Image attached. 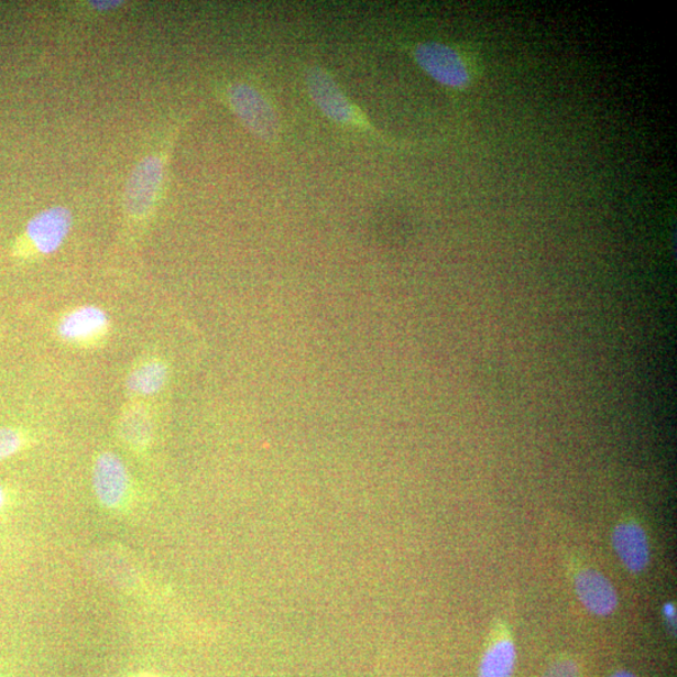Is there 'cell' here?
<instances>
[{"label":"cell","mask_w":677,"mask_h":677,"mask_svg":"<svg viewBox=\"0 0 677 677\" xmlns=\"http://www.w3.org/2000/svg\"><path fill=\"white\" fill-rule=\"evenodd\" d=\"M183 124H173L138 162L125 183L122 215L125 226L134 233L146 228L165 197L170 161Z\"/></svg>","instance_id":"6da1fadb"},{"label":"cell","mask_w":677,"mask_h":677,"mask_svg":"<svg viewBox=\"0 0 677 677\" xmlns=\"http://www.w3.org/2000/svg\"><path fill=\"white\" fill-rule=\"evenodd\" d=\"M305 85L313 103L330 122L341 129L369 134L378 141L391 144L327 69L320 66L306 69Z\"/></svg>","instance_id":"7a4b0ae2"},{"label":"cell","mask_w":677,"mask_h":677,"mask_svg":"<svg viewBox=\"0 0 677 677\" xmlns=\"http://www.w3.org/2000/svg\"><path fill=\"white\" fill-rule=\"evenodd\" d=\"M222 101L254 138L276 144L282 122L273 103L258 86L243 79L229 80L221 87Z\"/></svg>","instance_id":"3957f363"},{"label":"cell","mask_w":677,"mask_h":677,"mask_svg":"<svg viewBox=\"0 0 677 677\" xmlns=\"http://www.w3.org/2000/svg\"><path fill=\"white\" fill-rule=\"evenodd\" d=\"M74 214L66 206H52L33 216L15 247L21 258L50 256L57 252L69 237Z\"/></svg>","instance_id":"277c9868"},{"label":"cell","mask_w":677,"mask_h":677,"mask_svg":"<svg viewBox=\"0 0 677 677\" xmlns=\"http://www.w3.org/2000/svg\"><path fill=\"white\" fill-rule=\"evenodd\" d=\"M413 58L424 74L444 87L463 89L471 84V72L462 53L451 45L421 42L413 50Z\"/></svg>","instance_id":"5b68a950"},{"label":"cell","mask_w":677,"mask_h":677,"mask_svg":"<svg viewBox=\"0 0 677 677\" xmlns=\"http://www.w3.org/2000/svg\"><path fill=\"white\" fill-rule=\"evenodd\" d=\"M110 330V315L96 305L77 306L68 310L61 316L56 328L59 339L77 348L98 346Z\"/></svg>","instance_id":"8992f818"},{"label":"cell","mask_w":677,"mask_h":677,"mask_svg":"<svg viewBox=\"0 0 677 677\" xmlns=\"http://www.w3.org/2000/svg\"><path fill=\"white\" fill-rule=\"evenodd\" d=\"M92 481L97 500L103 507L116 510L128 500L131 491L130 474L121 458L112 451H102L97 456Z\"/></svg>","instance_id":"52a82bcc"},{"label":"cell","mask_w":677,"mask_h":677,"mask_svg":"<svg viewBox=\"0 0 677 677\" xmlns=\"http://www.w3.org/2000/svg\"><path fill=\"white\" fill-rule=\"evenodd\" d=\"M575 591L583 608L596 616H609L615 612L619 596L607 576L592 568H583L575 576Z\"/></svg>","instance_id":"ba28073f"},{"label":"cell","mask_w":677,"mask_h":677,"mask_svg":"<svg viewBox=\"0 0 677 677\" xmlns=\"http://www.w3.org/2000/svg\"><path fill=\"white\" fill-rule=\"evenodd\" d=\"M612 547L626 570L638 574L646 570L652 558L646 532L634 521L621 522L612 532Z\"/></svg>","instance_id":"9c48e42d"},{"label":"cell","mask_w":677,"mask_h":677,"mask_svg":"<svg viewBox=\"0 0 677 677\" xmlns=\"http://www.w3.org/2000/svg\"><path fill=\"white\" fill-rule=\"evenodd\" d=\"M168 367L160 358H150L135 365L128 379L125 387L134 396H151L160 393L166 385Z\"/></svg>","instance_id":"30bf717a"},{"label":"cell","mask_w":677,"mask_h":677,"mask_svg":"<svg viewBox=\"0 0 677 677\" xmlns=\"http://www.w3.org/2000/svg\"><path fill=\"white\" fill-rule=\"evenodd\" d=\"M119 432L122 440L130 448L146 449L153 437L150 413L139 404L129 405L121 414Z\"/></svg>","instance_id":"8fae6325"},{"label":"cell","mask_w":677,"mask_h":677,"mask_svg":"<svg viewBox=\"0 0 677 677\" xmlns=\"http://www.w3.org/2000/svg\"><path fill=\"white\" fill-rule=\"evenodd\" d=\"M517 649L513 641L503 637L487 648L478 677H512L516 669Z\"/></svg>","instance_id":"7c38bea8"},{"label":"cell","mask_w":677,"mask_h":677,"mask_svg":"<svg viewBox=\"0 0 677 677\" xmlns=\"http://www.w3.org/2000/svg\"><path fill=\"white\" fill-rule=\"evenodd\" d=\"M25 441L26 438L23 432L0 427V462L20 454L25 446Z\"/></svg>","instance_id":"4fadbf2b"},{"label":"cell","mask_w":677,"mask_h":677,"mask_svg":"<svg viewBox=\"0 0 677 677\" xmlns=\"http://www.w3.org/2000/svg\"><path fill=\"white\" fill-rule=\"evenodd\" d=\"M542 677H581L580 666L572 658H559Z\"/></svg>","instance_id":"5bb4252c"},{"label":"cell","mask_w":677,"mask_h":677,"mask_svg":"<svg viewBox=\"0 0 677 677\" xmlns=\"http://www.w3.org/2000/svg\"><path fill=\"white\" fill-rule=\"evenodd\" d=\"M88 7L92 9L94 12H111L116 11L117 8H120L124 4V2H87Z\"/></svg>","instance_id":"9a60e30c"},{"label":"cell","mask_w":677,"mask_h":677,"mask_svg":"<svg viewBox=\"0 0 677 677\" xmlns=\"http://www.w3.org/2000/svg\"><path fill=\"white\" fill-rule=\"evenodd\" d=\"M663 612H664L665 619L671 625V629L675 630V624H676V608H675V604L671 603V602L665 603L664 608H663Z\"/></svg>","instance_id":"2e32d148"},{"label":"cell","mask_w":677,"mask_h":677,"mask_svg":"<svg viewBox=\"0 0 677 677\" xmlns=\"http://www.w3.org/2000/svg\"><path fill=\"white\" fill-rule=\"evenodd\" d=\"M7 501L6 491L2 485H0V511L3 510Z\"/></svg>","instance_id":"e0dca14e"},{"label":"cell","mask_w":677,"mask_h":677,"mask_svg":"<svg viewBox=\"0 0 677 677\" xmlns=\"http://www.w3.org/2000/svg\"><path fill=\"white\" fill-rule=\"evenodd\" d=\"M610 677H637V676L635 674L630 673V671L622 670V671H618V673L611 675Z\"/></svg>","instance_id":"ac0fdd59"}]
</instances>
